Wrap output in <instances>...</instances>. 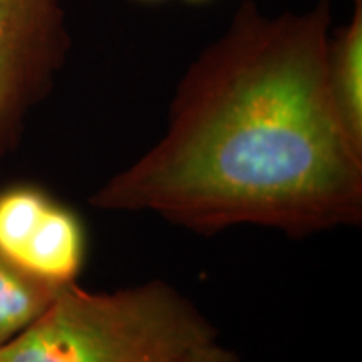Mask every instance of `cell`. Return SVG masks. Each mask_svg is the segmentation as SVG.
Instances as JSON below:
<instances>
[{
	"label": "cell",
	"mask_w": 362,
	"mask_h": 362,
	"mask_svg": "<svg viewBox=\"0 0 362 362\" xmlns=\"http://www.w3.org/2000/svg\"><path fill=\"white\" fill-rule=\"evenodd\" d=\"M188 2H205V0H188Z\"/></svg>",
	"instance_id": "cell-8"
},
{
	"label": "cell",
	"mask_w": 362,
	"mask_h": 362,
	"mask_svg": "<svg viewBox=\"0 0 362 362\" xmlns=\"http://www.w3.org/2000/svg\"><path fill=\"white\" fill-rule=\"evenodd\" d=\"M86 240L78 216L42 189L0 192V255L42 282L74 284L84 262Z\"/></svg>",
	"instance_id": "cell-4"
},
{
	"label": "cell",
	"mask_w": 362,
	"mask_h": 362,
	"mask_svg": "<svg viewBox=\"0 0 362 362\" xmlns=\"http://www.w3.org/2000/svg\"><path fill=\"white\" fill-rule=\"evenodd\" d=\"M216 336L193 302L161 280L116 292L71 284L0 346V362H168Z\"/></svg>",
	"instance_id": "cell-2"
},
{
	"label": "cell",
	"mask_w": 362,
	"mask_h": 362,
	"mask_svg": "<svg viewBox=\"0 0 362 362\" xmlns=\"http://www.w3.org/2000/svg\"><path fill=\"white\" fill-rule=\"evenodd\" d=\"M168 362H238V357L232 349L223 347L218 341H214L194 347Z\"/></svg>",
	"instance_id": "cell-7"
},
{
	"label": "cell",
	"mask_w": 362,
	"mask_h": 362,
	"mask_svg": "<svg viewBox=\"0 0 362 362\" xmlns=\"http://www.w3.org/2000/svg\"><path fill=\"white\" fill-rule=\"evenodd\" d=\"M332 0L265 16L245 0L181 79L155 146L93 194L194 233L264 226L304 237L362 218V143L330 81Z\"/></svg>",
	"instance_id": "cell-1"
},
{
	"label": "cell",
	"mask_w": 362,
	"mask_h": 362,
	"mask_svg": "<svg viewBox=\"0 0 362 362\" xmlns=\"http://www.w3.org/2000/svg\"><path fill=\"white\" fill-rule=\"evenodd\" d=\"M67 47L64 0H0V151L17 141Z\"/></svg>",
	"instance_id": "cell-3"
},
{
	"label": "cell",
	"mask_w": 362,
	"mask_h": 362,
	"mask_svg": "<svg viewBox=\"0 0 362 362\" xmlns=\"http://www.w3.org/2000/svg\"><path fill=\"white\" fill-rule=\"evenodd\" d=\"M351 21L330 39V81L347 129L362 143V0H352Z\"/></svg>",
	"instance_id": "cell-5"
},
{
	"label": "cell",
	"mask_w": 362,
	"mask_h": 362,
	"mask_svg": "<svg viewBox=\"0 0 362 362\" xmlns=\"http://www.w3.org/2000/svg\"><path fill=\"white\" fill-rule=\"evenodd\" d=\"M61 288L25 274L0 255V346L33 324Z\"/></svg>",
	"instance_id": "cell-6"
}]
</instances>
